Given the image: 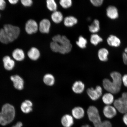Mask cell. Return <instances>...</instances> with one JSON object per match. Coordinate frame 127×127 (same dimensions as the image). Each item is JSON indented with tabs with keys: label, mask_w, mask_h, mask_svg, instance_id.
I'll list each match as a JSON object with an SVG mask.
<instances>
[{
	"label": "cell",
	"mask_w": 127,
	"mask_h": 127,
	"mask_svg": "<svg viewBox=\"0 0 127 127\" xmlns=\"http://www.w3.org/2000/svg\"><path fill=\"white\" fill-rule=\"evenodd\" d=\"M110 76L112 81L107 78L104 79L103 80V86L108 92L116 94L119 93L121 89L122 76L120 73L116 71L111 72Z\"/></svg>",
	"instance_id": "6da1fadb"
},
{
	"label": "cell",
	"mask_w": 127,
	"mask_h": 127,
	"mask_svg": "<svg viewBox=\"0 0 127 127\" xmlns=\"http://www.w3.org/2000/svg\"><path fill=\"white\" fill-rule=\"evenodd\" d=\"M15 111L12 105L6 104L2 106L0 112V124L5 126L12 122L15 118Z\"/></svg>",
	"instance_id": "7a4b0ae2"
},
{
	"label": "cell",
	"mask_w": 127,
	"mask_h": 127,
	"mask_svg": "<svg viewBox=\"0 0 127 127\" xmlns=\"http://www.w3.org/2000/svg\"><path fill=\"white\" fill-rule=\"evenodd\" d=\"M53 42L58 43L60 45L59 53L64 54L71 51L72 46L70 41L65 36H61L60 35H57L52 38Z\"/></svg>",
	"instance_id": "3957f363"
},
{
	"label": "cell",
	"mask_w": 127,
	"mask_h": 127,
	"mask_svg": "<svg viewBox=\"0 0 127 127\" xmlns=\"http://www.w3.org/2000/svg\"><path fill=\"white\" fill-rule=\"evenodd\" d=\"M88 118L95 127H102V122L99 110L95 106H90L87 111Z\"/></svg>",
	"instance_id": "277c9868"
},
{
	"label": "cell",
	"mask_w": 127,
	"mask_h": 127,
	"mask_svg": "<svg viewBox=\"0 0 127 127\" xmlns=\"http://www.w3.org/2000/svg\"><path fill=\"white\" fill-rule=\"evenodd\" d=\"M3 29L10 42L15 40L20 35V30L18 27L8 24L4 25Z\"/></svg>",
	"instance_id": "5b68a950"
},
{
	"label": "cell",
	"mask_w": 127,
	"mask_h": 127,
	"mask_svg": "<svg viewBox=\"0 0 127 127\" xmlns=\"http://www.w3.org/2000/svg\"><path fill=\"white\" fill-rule=\"evenodd\" d=\"M87 93L90 99L93 101H96L100 97L102 94V89L99 86H97L95 89L89 88Z\"/></svg>",
	"instance_id": "8992f818"
},
{
	"label": "cell",
	"mask_w": 127,
	"mask_h": 127,
	"mask_svg": "<svg viewBox=\"0 0 127 127\" xmlns=\"http://www.w3.org/2000/svg\"><path fill=\"white\" fill-rule=\"evenodd\" d=\"M113 104L117 110L120 113L125 114L127 113V100L121 97L115 100Z\"/></svg>",
	"instance_id": "52a82bcc"
},
{
	"label": "cell",
	"mask_w": 127,
	"mask_h": 127,
	"mask_svg": "<svg viewBox=\"0 0 127 127\" xmlns=\"http://www.w3.org/2000/svg\"><path fill=\"white\" fill-rule=\"evenodd\" d=\"M25 31L29 34H32L37 32L39 29V25L35 20L30 19L25 24Z\"/></svg>",
	"instance_id": "ba28073f"
},
{
	"label": "cell",
	"mask_w": 127,
	"mask_h": 127,
	"mask_svg": "<svg viewBox=\"0 0 127 127\" xmlns=\"http://www.w3.org/2000/svg\"><path fill=\"white\" fill-rule=\"evenodd\" d=\"M117 109L114 106L111 105H106L103 108V112L104 116L108 119H111L116 115Z\"/></svg>",
	"instance_id": "9c48e42d"
},
{
	"label": "cell",
	"mask_w": 127,
	"mask_h": 127,
	"mask_svg": "<svg viewBox=\"0 0 127 127\" xmlns=\"http://www.w3.org/2000/svg\"><path fill=\"white\" fill-rule=\"evenodd\" d=\"M51 23L50 21L46 19H43L40 22L39 25V29L42 33H48L50 31Z\"/></svg>",
	"instance_id": "30bf717a"
},
{
	"label": "cell",
	"mask_w": 127,
	"mask_h": 127,
	"mask_svg": "<svg viewBox=\"0 0 127 127\" xmlns=\"http://www.w3.org/2000/svg\"><path fill=\"white\" fill-rule=\"evenodd\" d=\"M74 118L69 114H65L62 117L61 122L64 127H71L74 123Z\"/></svg>",
	"instance_id": "8fae6325"
},
{
	"label": "cell",
	"mask_w": 127,
	"mask_h": 127,
	"mask_svg": "<svg viewBox=\"0 0 127 127\" xmlns=\"http://www.w3.org/2000/svg\"><path fill=\"white\" fill-rule=\"evenodd\" d=\"M10 79L13 82L14 86L16 89L19 90L23 89L24 86V80L19 76H12L10 77Z\"/></svg>",
	"instance_id": "7c38bea8"
},
{
	"label": "cell",
	"mask_w": 127,
	"mask_h": 127,
	"mask_svg": "<svg viewBox=\"0 0 127 127\" xmlns=\"http://www.w3.org/2000/svg\"><path fill=\"white\" fill-rule=\"evenodd\" d=\"M85 112L83 108L80 107H74L71 110V115L74 119L76 120H80L83 118Z\"/></svg>",
	"instance_id": "4fadbf2b"
},
{
	"label": "cell",
	"mask_w": 127,
	"mask_h": 127,
	"mask_svg": "<svg viewBox=\"0 0 127 127\" xmlns=\"http://www.w3.org/2000/svg\"><path fill=\"white\" fill-rule=\"evenodd\" d=\"M106 14L107 16L111 19H116L119 17L118 9L115 6H109L106 9Z\"/></svg>",
	"instance_id": "5bb4252c"
},
{
	"label": "cell",
	"mask_w": 127,
	"mask_h": 127,
	"mask_svg": "<svg viewBox=\"0 0 127 127\" xmlns=\"http://www.w3.org/2000/svg\"><path fill=\"white\" fill-rule=\"evenodd\" d=\"M107 42L110 46L118 47L120 45L121 41L119 38L114 35H110L107 38Z\"/></svg>",
	"instance_id": "9a60e30c"
},
{
	"label": "cell",
	"mask_w": 127,
	"mask_h": 127,
	"mask_svg": "<svg viewBox=\"0 0 127 127\" xmlns=\"http://www.w3.org/2000/svg\"><path fill=\"white\" fill-rule=\"evenodd\" d=\"M5 69L7 70H11L15 65V62L9 56H5L3 59Z\"/></svg>",
	"instance_id": "2e32d148"
},
{
	"label": "cell",
	"mask_w": 127,
	"mask_h": 127,
	"mask_svg": "<svg viewBox=\"0 0 127 127\" xmlns=\"http://www.w3.org/2000/svg\"><path fill=\"white\" fill-rule=\"evenodd\" d=\"M32 103L31 101L26 100L22 103L21 106V109L24 113L28 114L32 111Z\"/></svg>",
	"instance_id": "e0dca14e"
},
{
	"label": "cell",
	"mask_w": 127,
	"mask_h": 127,
	"mask_svg": "<svg viewBox=\"0 0 127 127\" xmlns=\"http://www.w3.org/2000/svg\"><path fill=\"white\" fill-rule=\"evenodd\" d=\"M85 88V85L81 81H77L73 84L72 90L76 94H81L83 93Z\"/></svg>",
	"instance_id": "ac0fdd59"
},
{
	"label": "cell",
	"mask_w": 127,
	"mask_h": 127,
	"mask_svg": "<svg viewBox=\"0 0 127 127\" xmlns=\"http://www.w3.org/2000/svg\"><path fill=\"white\" fill-rule=\"evenodd\" d=\"M28 55L30 59L36 60L39 58L40 54L38 49L36 47H33L29 51Z\"/></svg>",
	"instance_id": "d6986e66"
},
{
	"label": "cell",
	"mask_w": 127,
	"mask_h": 127,
	"mask_svg": "<svg viewBox=\"0 0 127 127\" xmlns=\"http://www.w3.org/2000/svg\"><path fill=\"white\" fill-rule=\"evenodd\" d=\"M12 55L13 58L17 61H20L24 59L25 54L21 49L17 48L13 52Z\"/></svg>",
	"instance_id": "ffe728a7"
},
{
	"label": "cell",
	"mask_w": 127,
	"mask_h": 127,
	"mask_svg": "<svg viewBox=\"0 0 127 127\" xmlns=\"http://www.w3.org/2000/svg\"><path fill=\"white\" fill-rule=\"evenodd\" d=\"M103 102L106 105H111L114 103L115 100L113 94L108 92L103 95L102 97Z\"/></svg>",
	"instance_id": "44dd1931"
},
{
	"label": "cell",
	"mask_w": 127,
	"mask_h": 127,
	"mask_svg": "<svg viewBox=\"0 0 127 127\" xmlns=\"http://www.w3.org/2000/svg\"><path fill=\"white\" fill-rule=\"evenodd\" d=\"M78 22L77 19L73 16H69L66 17L64 20V23L65 26L68 27L74 26Z\"/></svg>",
	"instance_id": "7402d4cb"
},
{
	"label": "cell",
	"mask_w": 127,
	"mask_h": 127,
	"mask_svg": "<svg viewBox=\"0 0 127 127\" xmlns=\"http://www.w3.org/2000/svg\"><path fill=\"white\" fill-rule=\"evenodd\" d=\"M109 54L108 51L107 49L104 48L100 49L98 52V58L102 62H106L107 61Z\"/></svg>",
	"instance_id": "603a6c76"
},
{
	"label": "cell",
	"mask_w": 127,
	"mask_h": 127,
	"mask_svg": "<svg viewBox=\"0 0 127 127\" xmlns=\"http://www.w3.org/2000/svg\"><path fill=\"white\" fill-rule=\"evenodd\" d=\"M51 18L54 23L58 24L62 21L63 19V16L62 12L56 10L53 12L52 14Z\"/></svg>",
	"instance_id": "cb8c5ba5"
},
{
	"label": "cell",
	"mask_w": 127,
	"mask_h": 127,
	"mask_svg": "<svg viewBox=\"0 0 127 127\" xmlns=\"http://www.w3.org/2000/svg\"><path fill=\"white\" fill-rule=\"evenodd\" d=\"M89 29L90 32L95 34L98 32L100 29V23L99 20L95 19L92 24L89 27Z\"/></svg>",
	"instance_id": "d4e9b609"
},
{
	"label": "cell",
	"mask_w": 127,
	"mask_h": 127,
	"mask_svg": "<svg viewBox=\"0 0 127 127\" xmlns=\"http://www.w3.org/2000/svg\"><path fill=\"white\" fill-rule=\"evenodd\" d=\"M43 81L44 84L49 86H52L55 83V78L52 74H47L44 75Z\"/></svg>",
	"instance_id": "484cf974"
},
{
	"label": "cell",
	"mask_w": 127,
	"mask_h": 127,
	"mask_svg": "<svg viewBox=\"0 0 127 127\" xmlns=\"http://www.w3.org/2000/svg\"><path fill=\"white\" fill-rule=\"evenodd\" d=\"M103 41L102 38L96 33L92 34L90 37V42L95 46L97 45L100 43L102 42Z\"/></svg>",
	"instance_id": "4316f807"
},
{
	"label": "cell",
	"mask_w": 127,
	"mask_h": 127,
	"mask_svg": "<svg viewBox=\"0 0 127 127\" xmlns=\"http://www.w3.org/2000/svg\"><path fill=\"white\" fill-rule=\"evenodd\" d=\"M46 2L49 10L53 12L57 10L58 6L55 0H46Z\"/></svg>",
	"instance_id": "83f0119b"
},
{
	"label": "cell",
	"mask_w": 127,
	"mask_h": 127,
	"mask_svg": "<svg viewBox=\"0 0 127 127\" xmlns=\"http://www.w3.org/2000/svg\"><path fill=\"white\" fill-rule=\"evenodd\" d=\"M78 46L81 49H84L86 47L87 43V40L82 36H80L78 38V40L76 42Z\"/></svg>",
	"instance_id": "f1b7e54d"
},
{
	"label": "cell",
	"mask_w": 127,
	"mask_h": 127,
	"mask_svg": "<svg viewBox=\"0 0 127 127\" xmlns=\"http://www.w3.org/2000/svg\"><path fill=\"white\" fill-rule=\"evenodd\" d=\"M0 42L6 44L10 43L3 28L0 30Z\"/></svg>",
	"instance_id": "f546056e"
},
{
	"label": "cell",
	"mask_w": 127,
	"mask_h": 127,
	"mask_svg": "<svg viewBox=\"0 0 127 127\" xmlns=\"http://www.w3.org/2000/svg\"><path fill=\"white\" fill-rule=\"evenodd\" d=\"M60 4L64 8L67 9L72 5V0H60Z\"/></svg>",
	"instance_id": "4dcf8cb0"
},
{
	"label": "cell",
	"mask_w": 127,
	"mask_h": 127,
	"mask_svg": "<svg viewBox=\"0 0 127 127\" xmlns=\"http://www.w3.org/2000/svg\"><path fill=\"white\" fill-rule=\"evenodd\" d=\"M50 47L52 51L55 52H59L60 46L58 43L53 41L51 43Z\"/></svg>",
	"instance_id": "1f68e13d"
},
{
	"label": "cell",
	"mask_w": 127,
	"mask_h": 127,
	"mask_svg": "<svg viewBox=\"0 0 127 127\" xmlns=\"http://www.w3.org/2000/svg\"><path fill=\"white\" fill-rule=\"evenodd\" d=\"M23 5L25 7H30L32 5V0H20Z\"/></svg>",
	"instance_id": "d6a6232c"
},
{
	"label": "cell",
	"mask_w": 127,
	"mask_h": 127,
	"mask_svg": "<svg viewBox=\"0 0 127 127\" xmlns=\"http://www.w3.org/2000/svg\"><path fill=\"white\" fill-rule=\"evenodd\" d=\"M90 2L94 6L98 7L102 5L104 0H90Z\"/></svg>",
	"instance_id": "836d02e7"
},
{
	"label": "cell",
	"mask_w": 127,
	"mask_h": 127,
	"mask_svg": "<svg viewBox=\"0 0 127 127\" xmlns=\"http://www.w3.org/2000/svg\"><path fill=\"white\" fill-rule=\"evenodd\" d=\"M6 3L5 0H0V10H3L5 9Z\"/></svg>",
	"instance_id": "e575fe53"
},
{
	"label": "cell",
	"mask_w": 127,
	"mask_h": 127,
	"mask_svg": "<svg viewBox=\"0 0 127 127\" xmlns=\"http://www.w3.org/2000/svg\"><path fill=\"white\" fill-rule=\"evenodd\" d=\"M102 127H112V124L109 121L105 120L102 121Z\"/></svg>",
	"instance_id": "d590c367"
},
{
	"label": "cell",
	"mask_w": 127,
	"mask_h": 127,
	"mask_svg": "<svg viewBox=\"0 0 127 127\" xmlns=\"http://www.w3.org/2000/svg\"><path fill=\"white\" fill-rule=\"evenodd\" d=\"M122 82L124 85L127 87V74H125L122 77Z\"/></svg>",
	"instance_id": "8d00e7d4"
},
{
	"label": "cell",
	"mask_w": 127,
	"mask_h": 127,
	"mask_svg": "<svg viewBox=\"0 0 127 127\" xmlns=\"http://www.w3.org/2000/svg\"><path fill=\"white\" fill-rule=\"evenodd\" d=\"M123 120L124 123L127 126V113L124 114L123 117Z\"/></svg>",
	"instance_id": "74e56055"
},
{
	"label": "cell",
	"mask_w": 127,
	"mask_h": 127,
	"mask_svg": "<svg viewBox=\"0 0 127 127\" xmlns=\"http://www.w3.org/2000/svg\"><path fill=\"white\" fill-rule=\"evenodd\" d=\"M9 2L11 4H16L18 3L19 0H8Z\"/></svg>",
	"instance_id": "f35d334b"
},
{
	"label": "cell",
	"mask_w": 127,
	"mask_h": 127,
	"mask_svg": "<svg viewBox=\"0 0 127 127\" xmlns=\"http://www.w3.org/2000/svg\"><path fill=\"white\" fill-rule=\"evenodd\" d=\"M121 97L123 99L127 100V92H124L122 93Z\"/></svg>",
	"instance_id": "ab89813d"
},
{
	"label": "cell",
	"mask_w": 127,
	"mask_h": 127,
	"mask_svg": "<svg viewBox=\"0 0 127 127\" xmlns=\"http://www.w3.org/2000/svg\"><path fill=\"white\" fill-rule=\"evenodd\" d=\"M23 125V124L21 122H18L15 125L12 127H22Z\"/></svg>",
	"instance_id": "60d3db41"
},
{
	"label": "cell",
	"mask_w": 127,
	"mask_h": 127,
	"mask_svg": "<svg viewBox=\"0 0 127 127\" xmlns=\"http://www.w3.org/2000/svg\"><path fill=\"white\" fill-rule=\"evenodd\" d=\"M81 127H92L91 126H90V125H82Z\"/></svg>",
	"instance_id": "b9f144b4"
},
{
	"label": "cell",
	"mask_w": 127,
	"mask_h": 127,
	"mask_svg": "<svg viewBox=\"0 0 127 127\" xmlns=\"http://www.w3.org/2000/svg\"><path fill=\"white\" fill-rule=\"evenodd\" d=\"M126 58H127V53H126Z\"/></svg>",
	"instance_id": "7bdbcfd3"
},
{
	"label": "cell",
	"mask_w": 127,
	"mask_h": 127,
	"mask_svg": "<svg viewBox=\"0 0 127 127\" xmlns=\"http://www.w3.org/2000/svg\"><path fill=\"white\" fill-rule=\"evenodd\" d=\"M1 15H0V17Z\"/></svg>",
	"instance_id": "ee69618b"
}]
</instances>
